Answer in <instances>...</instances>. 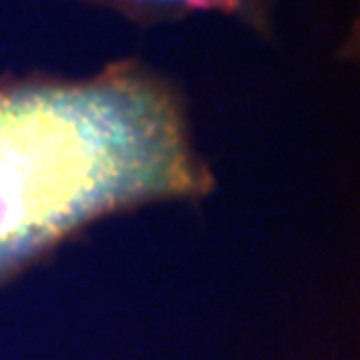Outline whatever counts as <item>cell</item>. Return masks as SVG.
Here are the masks:
<instances>
[{"mask_svg":"<svg viewBox=\"0 0 360 360\" xmlns=\"http://www.w3.org/2000/svg\"><path fill=\"white\" fill-rule=\"evenodd\" d=\"M215 185L183 89L150 63L0 75V283L94 222Z\"/></svg>","mask_w":360,"mask_h":360,"instance_id":"cell-1","label":"cell"},{"mask_svg":"<svg viewBox=\"0 0 360 360\" xmlns=\"http://www.w3.org/2000/svg\"><path fill=\"white\" fill-rule=\"evenodd\" d=\"M110 10L139 26L178 24L194 17H220L234 21L262 40L276 38L278 0H77Z\"/></svg>","mask_w":360,"mask_h":360,"instance_id":"cell-2","label":"cell"}]
</instances>
